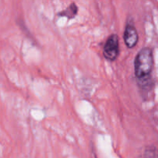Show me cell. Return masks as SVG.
I'll use <instances>...</instances> for the list:
<instances>
[{
    "instance_id": "6da1fadb",
    "label": "cell",
    "mask_w": 158,
    "mask_h": 158,
    "mask_svg": "<svg viewBox=\"0 0 158 158\" xmlns=\"http://www.w3.org/2000/svg\"><path fill=\"white\" fill-rule=\"evenodd\" d=\"M154 66V56L150 48L140 49L134 60V73L140 80L148 78Z\"/></svg>"
},
{
    "instance_id": "7a4b0ae2",
    "label": "cell",
    "mask_w": 158,
    "mask_h": 158,
    "mask_svg": "<svg viewBox=\"0 0 158 158\" xmlns=\"http://www.w3.org/2000/svg\"><path fill=\"white\" fill-rule=\"evenodd\" d=\"M119 55V38L116 34H112L108 37L103 47V56L110 61H114Z\"/></svg>"
},
{
    "instance_id": "3957f363",
    "label": "cell",
    "mask_w": 158,
    "mask_h": 158,
    "mask_svg": "<svg viewBox=\"0 0 158 158\" xmlns=\"http://www.w3.org/2000/svg\"><path fill=\"white\" fill-rule=\"evenodd\" d=\"M138 33L132 24H127L125 27L124 33H123V40L125 44L128 48H134L138 42Z\"/></svg>"
},
{
    "instance_id": "277c9868",
    "label": "cell",
    "mask_w": 158,
    "mask_h": 158,
    "mask_svg": "<svg viewBox=\"0 0 158 158\" xmlns=\"http://www.w3.org/2000/svg\"><path fill=\"white\" fill-rule=\"evenodd\" d=\"M77 11H78V8H77V5L75 3H72L68 8H66L65 10L62 11L59 13V15L61 16H65L68 19H72L77 15Z\"/></svg>"
},
{
    "instance_id": "5b68a950",
    "label": "cell",
    "mask_w": 158,
    "mask_h": 158,
    "mask_svg": "<svg viewBox=\"0 0 158 158\" xmlns=\"http://www.w3.org/2000/svg\"><path fill=\"white\" fill-rule=\"evenodd\" d=\"M145 158H158V151L155 148L147 149L145 152Z\"/></svg>"
}]
</instances>
